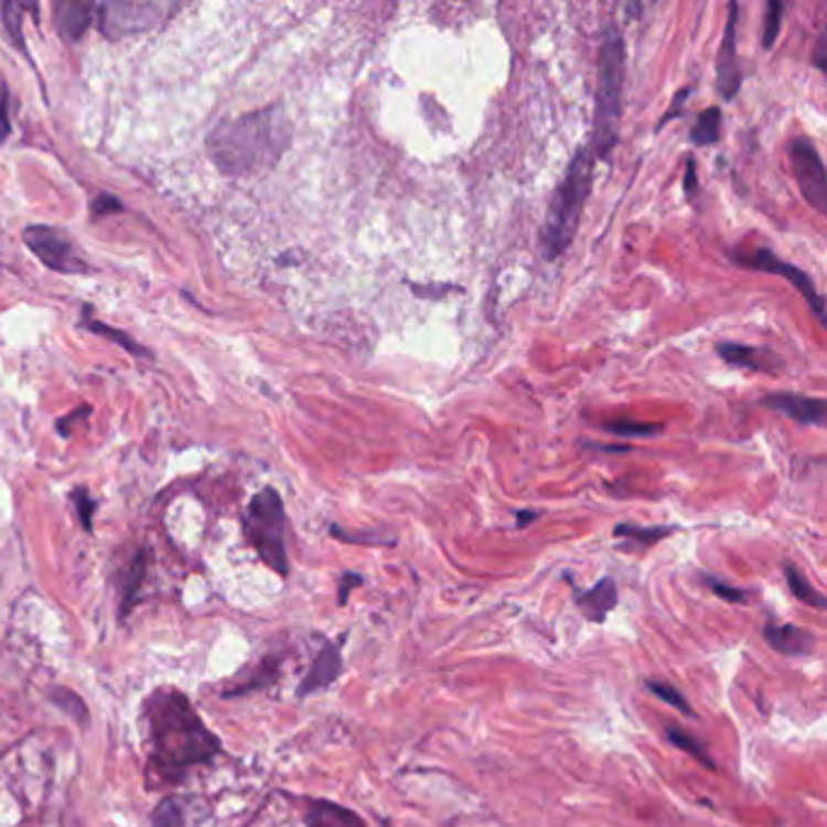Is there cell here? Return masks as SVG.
Returning <instances> with one entry per match:
<instances>
[{"label":"cell","mask_w":827,"mask_h":827,"mask_svg":"<svg viewBox=\"0 0 827 827\" xmlns=\"http://www.w3.org/2000/svg\"><path fill=\"white\" fill-rule=\"evenodd\" d=\"M146 719L151 728L149 767L158 782L180 784L190 767L210 762L222 750L218 738L178 689H155L146 701Z\"/></svg>","instance_id":"obj_1"},{"label":"cell","mask_w":827,"mask_h":827,"mask_svg":"<svg viewBox=\"0 0 827 827\" xmlns=\"http://www.w3.org/2000/svg\"><path fill=\"white\" fill-rule=\"evenodd\" d=\"M291 141V125L282 105L224 119L206 137L212 161L226 175H260L272 170Z\"/></svg>","instance_id":"obj_2"},{"label":"cell","mask_w":827,"mask_h":827,"mask_svg":"<svg viewBox=\"0 0 827 827\" xmlns=\"http://www.w3.org/2000/svg\"><path fill=\"white\" fill-rule=\"evenodd\" d=\"M592 180L594 155L590 146H580L573 158H570L561 185L554 190L549 212H546L544 218L539 246L546 260L561 258L570 243H573L580 226V214L586 210V202L592 192Z\"/></svg>","instance_id":"obj_3"},{"label":"cell","mask_w":827,"mask_h":827,"mask_svg":"<svg viewBox=\"0 0 827 827\" xmlns=\"http://www.w3.org/2000/svg\"><path fill=\"white\" fill-rule=\"evenodd\" d=\"M626 76V49L616 24H606L598 54V93H594V119L590 151L594 158H610L619 141L622 121V95Z\"/></svg>","instance_id":"obj_4"},{"label":"cell","mask_w":827,"mask_h":827,"mask_svg":"<svg viewBox=\"0 0 827 827\" xmlns=\"http://www.w3.org/2000/svg\"><path fill=\"white\" fill-rule=\"evenodd\" d=\"M243 531L262 563L270 566L275 573L282 578L289 576V556H287V513L282 497L275 488H262L258 495L250 497L246 515H243Z\"/></svg>","instance_id":"obj_5"},{"label":"cell","mask_w":827,"mask_h":827,"mask_svg":"<svg viewBox=\"0 0 827 827\" xmlns=\"http://www.w3.org/2000/svg\"><path fill=\"white\" fill-rule=\"evenodd\" d=\"M22 240L28 243V248L36 255V260H42L49 270L64 275L90 272V265L83 260V255L64 236V230L52 226H30L24 228Z\"/></svg>","instance_id":"obj_6"},{"label":"cell","mask_w":827,"mask_h":827,"mask_svg":"<svg viewBox=\"0 0 827 827\" xmlns=\"http://www.w3.org/2000/svg\"><path fill=\"white\" fill-rule=\"evenodd\" d=\"M733 260L740 267H748V270H758V272H764V275H774V277L786 279V282H792L801 291V297L806 299L810 311L816 313L818 323L825 325V299H823V294L818 291L816 282H813V277L808 272L801 270V267H796L792 262H786L782 258H776V255L772 250H767V248H760L755 253L733 255Z\"/></svg>","instance_id":"obj_7"},{"label":"cell","mask_w":827,"mask_h":827,"mask_svg":"<svg viewBox=\"0 0 827 827\" xmlns=\"http://www.w3.org/2000/svg\"><path fill=\"white\" fill-rule=\"evenodd\" d=\"M100 15L103 32L107 36H127L155 28L158 22L165 20L170 12H175L178 6L165 3H105L95 6Z\"/></svg>","instance_id":"obj_8"},{"label":"cell","mask_w":827,"mask_h":827,"mask_svg":"<svg viewBox=\"0 0 827 827\" xmlns=\"http://www.w3.org/2000/svg\"><path fill=\"white\" fill-rule=\"evenodd\" d=\"M788 155H792L801 194L818 214H827V175L816 143L806 137H798L788 143Z\"/></svg>","instance_id":"obj_9"},{"label":"cell","mask_w":827,"mask_h":827,"mask_svg":"<svg viewBox=\"0 0 827 827\" xmlns=\"http://www.w3.org/2000/svg\"><path fill=\"white\" fill-rule=\"evenodd\" d=\"M743 85V71L738 61V6H728V20L723 30V40L716 56V90L723 100H733Z\"/></svg>","instance_id":"obj_10"},{"label":"cell","mask_w":827,"mask_h":827,"mask_svg":"<svg viewBox=\"0 0 827 827\" xmlns=\"http://www.w3.org/2000/svg\"><path fill=\"white\" fill-rule=\"evenodd\" d=\"M345 641H347V634H343L335 641L323 643V648L319 651V655H315V660L311 665V670L299 683V689H297L299 699H307L315 695V691H323L337 683V677L343 675V643Z\"/></svg>","instance_id":"obj_11"},{"label":"cell","mask_w":827,"mask_h":827,"mask_svg":"<svg viewBox=\"0 0 827 827\" xmlns=\"http://www.w3.org/2000/svg\"><path fill=\"white\" fill-rule=\"evenodd\" d=\"M760 406L782 412V416L792 418L801 425H810V428H823L825 425L827 408L823 398H810L804 394H770L760 400Z\"/></svg>","instance_id":"obj_12"},{"label":"cell","mask_w":827,"mask_h":827,"mask_svg":"<svg viewBox=\"0 0 827 827\" xmlns=\"http://www.w3.org/2000/svg\"><path fill=\"white\" fill-rule=\"evenodd\" d=\"M764 641L780 653L788 655V658H806L816 651V634L808 629H801L796 624H780L774 616L764 622Z\"/></svg>","instance_id":"obj_13"},{"label":"cell","mask_w":827,"mask_h":827,"mask_svg":"<svg viewBox=\"0 0 827 827\" xmlns=\"http://www.w3.org/2000/svg\"><path fill=\"white\" fill-rule=\"evenodd\" d=\"M573 600L588 622L604 624L606 616H610L614 612V606L619 604L616 582L614 578L604 576L600 582H594L590 590H580L578 586H573Z\"/></svg>","instance_id":"obj_14"},{"label":"cell","mask_w":827,"mask_h":827,"mask_svg":"<svg viewBox=\"0 0 827 827\" xmlns=\"http://www.w3.org/2000/svg\"><path fill=\"white\" fill-rule=\"evenodd\" d=\"M716 352H719V357L726 364H731V367L748 369V372L776 374L784 367V362L776 357L774 352L762 350V347H750V345H740V343H719V345H716Z\"/></svg>","instance_id":"obj_15"},{"label":"cell","mask_w":827,"mask_h":827,"mask_svg":"<svg viewBox=\"0 0 827 827\" xmlns=\"http://www.w3.org/2000/svg\"><path fill=\"white\" fill-rule=\"evenodd\" d=\"M307 827H369L357 816L355 810H350L333 801H311L307 808Z\"/></svg>","instance_id":"obj_16"},{"label":"cell","mask_w":827,"mask_h":827,"mask_svg":"<svg viewBox=\"0 0 827 827\" xmlns=\"http://www.w3.org/2000/svg\"><path fill=\"white\" fill-rule=\"evenodd\" d=\"M95 6L90 3H58L54 6L56 28L66 42H78L88 32Z\"/></svg>","instance_id":"obj_17"},{"label":"cell","mask_w":827,"mask_h":827,"mask_svg":"<svg viewBox=\"0 0 827 827\" xmlns=\"http://www.w3.org/2000/svg\"><path fill=\"white\" fill-rule=\"evenodd\" d=\"M146 566H149V556H146V551H139L137 556L131 558V563L119 573V578H117L119 619H125L131 612V606L137 604L139 588H141L143 576H146Z\"/></svg>","instance_id":"obj_18"},{"label":"cell","mask_w":827,"mask_h":827,"mask_svg":"<svg viewBox=\"0 0 827 827\" xmlns=\"http://www.w3.org/2000/svg\"><path fill=\"white\" fill-rule=\"evenodd\" d=\"M677 527L663 525V527H641V525H629V522H622V525L614 527V539H622V549H636V551H646L651 546L660 544L663 539L673 537Z\"/></svg>","instance_id":"obj_19"},{"label":"cell","mask_w":827,"mask_h":827,"mask_svg":"<svg viewBox=\"0 0 827 827\" xmlns=\"http://www.w3.org/2000/svg\"><path fill=\"white\" fill-rule=\"evenodd\" d=\"M784 578H786L788 592H792L798 602H804L818 612L827 610V600L823 598V592L813 588V582L804 573H801V570L794 563H788V561L784 563Z\"/></svg>","instance_id":"obj_20"},{"label":"cell","mask_w":827,"mask_h":827,"mask_svg":"<svg viewBox=\"0 0 827 827\" xmlns=\"http://www.w3.org/2000/svg\"><path fill=\"white\" fill-rule=\"evenodd\" d=\"M721 125H723V112L721 107H707L697 117L695 127L689 129V139L695 146H711L721 139Z\"/></svg>","instance_id":"obj_21"},{"label":"cell","mask_w":827,"mask_h":827,"mask_svg":"<svg viewBox=\"0 0 827 827\" xmlns=\"http://www.w3.org/2000/svg\"><path fill=\"white\" fill-rule=\"evenodd\" d=\"M80 325L85 327V331H90V333H95V335H103V337H107V340H112V343L121 345L127 352H131V355H137V357H151V352H146V347H141L139 343H133V340H131L127 333L117 331V327H109V325H105L103 321H95L93 315H90V307H85L83 323H80Z\"/></svg>","instance_id":"obj_22"},{"label":"cell","mask_w":827,"mask_h":827,"mask_svg":"<svg viewBox=\"0 0 827 827\" xmlns=\"http://www.w3.org/2000/svg\"><path fill=\"white\" fill-rule=\"evenodd\" d=\"M665 738L670 740V743L675 748H679L683 752H687V755L695 758L697 762H701L707 770H716V762H713V758L707 752V748H704V743H699V740L695 735H689L679 726H667L665 728Z\"/></svg>","instance_id":"obj_23"},{"label":"cell","mask_w":827,"mask_h":827,"mask_svg":"<svg viewBox=\"0 0 827 827\" xmlns=\"http://www.w3.org/2000/svg\"><path fill=\"white\" fill-rule=\"evenodd\" d=\"M279 675V660L277 658H267L258 665V670H255V675L248 679V683L243 685H236V687H228L224 691V697H243V695H250V691H258L262 687H270L275 679Z\"/></svg>","instance_id":"obj_24"},{"label":"cell","mask_w":827,"mask_h":827,"mask_svg":"<svg viewBox=\"0 0 827 827\" xmlns=\"http://www.w3.org/2000/svg\"><path fill=\"white\" fill-rule=\"evenodd\" d=\"M49 699H52L61 711L68 713L71 719L76 721V723H83V726H88V723H90L88 707H85V701L80 699V695H76V691H73V689H68V687H56V689L52 691V697H49Z\"/></svg>","instance_id":"obj_25"},{"label":"cell","mask_w":827,"mask_h":827,"mask_svg":"<svg viewBox=\"0 0 827 827\" xmlns=\"http://www.w3.org/2000/svg\"><path fill=\"white\" fill-rule=\"evenodd\" d=\"M646 689L651 691V695L658 697L660 701H665L667 707L677 709L683 716H689V719H697L695 709L689 707V701L679 695V689H675L673 685H665V683H658V679H646Z\"/></svg>","instance_id":"obj_26"},{"label":"cell","mask_w":827,"mask_h":827,"mask_svg":"<svg viewBox=\"0 0 827 827\" xmlns=\"http://www.w3.org/2000/svg\"><path fill=\"white\" fill-rule=\"evenodd\" d=\"M606 432L622 434V437H655L663 432V425H651V422H638L631 418H616L604 425Z\"/></svg>","instance_id":"obj_27"},{"label":"cell","mask_w":827,"mask_h":827,"mask_svg":"<svg viewBox=\"0 0 827 827\" xmlns=\"http://www.w3.org/2000/svg\"><path fill=\"white\" fill-rule=\"evenodd\" d=\"M331 534L335 539L345 541V544H364V546H394V537H384L382 531H347L340 529L337 525L331 527Z\"/></svg>","instance_id":"obj_28"},{"label":"cell","mask_w":827,"mask_h":827,"mask_svg":"<svg viewBox=\"0 0 827 827\" xmlns=\"http://www.w3.org/2000/svg\"><path fill=\"white\" fill-rule=\"evenodd\" d=\"M701 582L716 594V598H721L728 604H745L748 602V590H740V588L728 586V582H723L721 578L701 573Z\"/></svg>","instance_id":"obj_29"},{"label":"cell","mask_w":827,"mask_h":827,"mask_svg":"<svg viewBox=\"0 0 827 827\" xmlns=\"http://www.w3.org/2000/svg\"><path fill=\"white\" fill-rule=\"evenodd\" d=\"M784 6L782 3H770L767 10H764V30H762V46L770 49L774 46L776 36H780V28H782V18H784Z\"/></svg>","instance_id":"obj_30"},{"label":"cell","mask_w":827,"mask_h":827,"mask_svg":"<svg viewBox=\"0 0 827 827\" xmlns=\"http://www.w3.org/2000/svg\"><path fill=\"white\" fill-rule=\"evenodd\" d=\"M71 501L73 505H76V515L80 519V525L85 531H93V515L97 509V501L95 497H90V493L85 488H76L71 493Z\"/></svg>","instance_id":"obj_31"},{"label":"cell","mask_w":827,"mask_h":827,"mask_svg":"<svg viewBox=\"0 0 827 827\" xmlns=\"http://www.w3.org/2000/svg\"><path fill=\"white\" fill-rule=\"evenodd\" d=\"M153 827H182V810L175 798H165L153 810Z\"/></svg>","instance_id":"obj_32"},{"label":"cell","mask_w":827,"mask_h":827,"mask_svg":"<svg viewBox=\"0 0 827 827\" xmlns=\"http://www.w3.org/2000/svg\"><path fill=\"white\" fill-rule=\"evenodd\" d=\"M0 12H3V24L8 28L12 42H15L18 46L24 49V42H22V12L24 8L18 6V3H6L3 8H0Z\"/></svg>","instance_id":"obj_33"},{"label":"cell","mask_w":827,"mask_h":827,"mask_svg":"<svg viewBox=\"0 0 827 827\" xmlns=\"http://www.w3.org/2000/svg\"><path fill=\"white\" fill-rule=\"evenodd\" d=\"M359 586H364V578L359 573H352V570H345L337 580V606H345L350 600V592Z\"/></svg>","instance_id":"obj_34"},{"label":"cell","mask_w":827,"mask_h":827,"mask_svg":"<svg viewBox=\"0 0 827 827\" xmlns=\"http://www.w3.org/2000/svg\"><path fill=\"white\" fill-rule=\"evenodd\" d=\"M10 95H8V85L6 80H0V141H6L10 133Z\"/></svg>","instance_id":"obj_35"},{"label":"cell","mask_w":827,"mask_h":827,"mask_svg":"<svg viewBox=\"0 0 827 827\" xmlns=\"http://www.w3.org/2000/svg\"><path fill=\"white\" fill-rule=\"evenodd\" d=\"M685 194H687L689 202L699 197V178H697V161H695V158H687V165H685Z\"/></svg>","instance_id":"obj_36"},{"label":"cell","mask_w":827,"mask_h":827,"mask_svg":"<svg viewBox=\"0 0 827 827\" xmlns=\"http://www.w3.org/2000/svg\"><path fill=\"white\" fill-rule=\"evenodd\" d=\"M689 93H691V88H685V90H679V93L673 97V105H670V109H667V112L660 117L658 129H663L670 119H677L679 115H683V107H685V103H687V95H689Z\"/></svg>","instance_id":"obj_37"},{"label":"cell","mask_w":827,"mask_h":827,"mask_svg":"<svg viewBox=\"0 0 827 827\" xmlns=\"http://www.w3.org/2000/svg\"><path fill=\"white\" fill-rule=\"evenodd\" d=\"M88 416H90V408H88V406H83V408H78V410H73V412H71V416L61 418V420L56 422V428H58V432H61V434H64V437H68V434H71V425H73V422H76V420L88 418Z\"/></svg>","instance_id":"obj_38"},{"label":"cell","mask_w":827,"mask_h":827,"mask_svg":"<svg viewBox=\"0 0 827 827\" xmlns=\"http://www.w3.org/2000/svg\"><path fill=\"white\" fill-rule=\"evenodd\" d=\"M107 210L117 212V210H121V204H119V200L109 197V194H100V197H97V200L93 202V212H95V214H107Z\"/></svg>","instance_id":"obj_39"},{"label":"cell","mask_w":827,"mask_h":827,"mask_svg":"<svg viewBox=\"0 0 827 827\" xmlns=\"http://www.w3.org/2000/svg\"><path fill=\"white\" fill-rule=\"evenodd\" d=\"M825 46H827V36L825 32H820V36L816 40V49H813V64H816L818 71L825 73Z\"/></svg>","instance_id":"obj_40"},{"label":"cell","mask_w":827,"mask_h":827,"mask_svg":"<svg viewBox=\"0 0 827 827\" xmlns=\"http://www.w3.org/2000/svg\"><path fill=\"white\" fill-rule=\"evenodd\" d=\"M592 449H598V452H604V454H626L631 447H626V444H594Z\"/></svg>","instance_id":"obj_41"},{"label":"cell","mask_w":827,"mask_h":827,"mask_svg":"<svg viewBox=\"0 0 827 827\" xmlns=\"http://www.w3.org/2000/svg\"><path fill=\"white\" fill-rule=\"evenodd\" d=\"M534 519H539V513H534V509H522V513H517V527H527Z\"/></svg>","instance_id":"obj_42"}]
</instances>
